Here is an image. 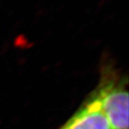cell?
Instances as JSON below:
<instances>
[{
	"instance_id": "6da1fadb",
	"label": "cell",
	"mask_w": 129,
	"mask_h": 129,
	"mask_svg": "<svg viewBox=\"0 0 129 129\" xmlns=\"http://www.w3.org/2000/svg\"><path fill=\"white\" fill-rule=\"evenodd\" d=\"M91 96L98 102L112 129H128V92L122 81L108 76Z\"/></svg>"
},
{
	"instance_id": "7a4b0ae2",
	"label": "cell",
	"mask_w": 129,
	"mask_h": 129,
	"mask_svg": "<svg viewBox=\"0 0 129 129\" xmlns=\"http://www.w3.org/2000/svg\"><path fill=\"white\" fill-rule=\"evenodd\" d=\"M60 129H112L109 122L93 97L85 103Z\"/></svg>"
}]
</instances>
